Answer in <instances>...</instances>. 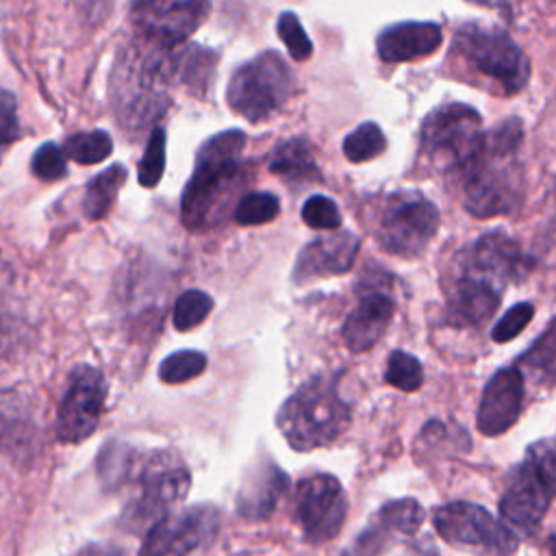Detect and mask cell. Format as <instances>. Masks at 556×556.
<instances>
[{
    "instance_id": "obj_1",
    "label": "cell",
    "mask_w": 556,
    "mask_h": 556,
    "mask_svg": "<svg viewBox=\"0 0 556 556\" xmlns=\"http://www.w3.org/2000/svg\"><path fill=\"white\" fill-rule=\"evenodd\" d=\"M176 80V48L135 37L111 72V109L126 132L139 135L167 113Z\"/></svg>"
},
{
    "instance_id": "obj_2",
    "label": "cell",
    "mask_w": 556,
    "mask_h": 556,
    "mask_svg": "<svg viewBox=\"0 0 556 556\" xmlns=\"http://www.w3.org/2000/svg\"><path fill=\"white\" fill-rule=\"evenodd\" d=\"M523 126L510 117L482 135L480 148L456 172L463 204L473 217H495L513 213L523 198V176L517 150Z\"/></svg>"
},
{
    "instance_id": "obj_3",
    "label": "cell",
    "mask_w": 556,
    "mask_h": 556,
    "mask_svg": "<svg viewBox=\"0 0 556 556\" xmlns=\"http://www.w3.org/2000/svg\"><path fill=\"white\" fill-rule=\"evenodd\" d=\"M245 132L224 130L204 141L180 198V217L189 230H206L224 222L243 185Z\"/></svg>"
},
{
    "instance_id": "obj_4",
    "label": "cell",
    "mask_w": 556,
    "mask_h": 556,
    "mask_svg": "<svg viewBox=\"0 0 556 556\" xmlns=\"http://www.w3.org/2000/svg\"><path fill=\"white\" fill-rule=\"evenodd\" d=\"M350 419V406L341 400L334 376L306 380L276 415L282 437L300 452L332 443L348 430Z\"/></svg>"
},
{
    "instance_id": "obj_5",
    "label": "cell",
    "mask_w": 556,
    "mask_h": 556,
    "mask_svg": "<svg viewBox=\"0 0 556 556\" xmlns=\"http://www.w3.org/2000/svg\"><path fill=\"white\" fill-rule=\"evenodd\" d=\"M135 476V493L126 504L124 519L132 530L152 528L159 519L180 504L191 486V476L178 458L167 452H154L146 458H132L126 482Z\"/></svg>"
},
{
    "instance_id": "obj_6",
    "label": "cell",
    "mask_w": 556,
    "mask_h": 556,
    "mask_svg": "<svg viewBox=\"0 0 556 556\" xmlns=\"http://www.w3.org/2000/svg\"><path fill=\"white\" fill-rule=\"evenodd\" d=\"M293 87L295 78L287 61L267 50L232 72L226 98L237 115L256 124L276 113L291 98Z\"/></svg>"
},
{
    "instance_id": "obj_7",
    "label": "cell",
    "mask_w": 556,
    "mask_h": 556,
    "mask_svg": "<svg viewBox=\"0 0 556 556\" xmlns=\"http://www.w3.org/2000/svg\"><path fill=\"white\" fill-rule=\"evenodd\" d=\"M482 119L467 104H441L426 115L419 130L421 156L441 172L456 174L482 143Z\"/></svg>"
},
{
    "instance_id": "obj_8",
    "label": "cell",
    "mask_w": 556,
    "mask_h": 556,
    "mask_svg": "<svg viewBox=\"0 0 556 556\" xmlns=\"http://www.w3.org/2000/svg\"><path fill=\"white\" fill-rule=\"evenodd\" d=\"M439 228V211L417 191H395L382 198L374 235L391 254L413 258L421 254Z\"/></svg>"
},
{
    "instance_id": "obj_9",
    "label": "cell",
    "mask_w": 556,
    "mask_h": 556,
    "mask_svg": "<svg viewBox=\"0 0 556 556\" xmlns=\"http://www.w3.org/2000/svg\"><path fill=\"white\" fill-rule=\"evenodd\" d=\"M458 56L502 93L521 91L530 76V63L523 50L502 30L463 26L456 35Z\"/></svg>"
},
{
    "instance_id": "obj_10",
    "label": "cell",
    "mask_w": 556,
    "mask_h": 556,
    "mask_svg": "<svg viewBox=\"0 0 556 556\" xmlns=\"http://www.w3.org/2000/svg\"><path fill=\"white\" fill-rule=\"evenodd\" d=\"M432 523L439 536L454 545L476 547L497 556H508L519 545V539L506 523L471 502H450L439 506L432 515Z\"/></svg>"
},
{
    "instance_id": "obj_11",
    "label": "cell",
    "mask_w": 556,
    "mask_h": 556,
    "mask_svg": "<svg viewBox=\"0 0 556 556\" xmlns=\"http://www.w3.org/2000/svg\"><path fill=\"white\" fill-rule=\"evenodd\" d=\"M211 11V0H132L135 37L163 48L182 46Z\"/></svg>"
},
{
    "instance_id": "obj_12",
    "label": "cell",
    "mask_w": 556,
    "mask_h": 556,
    "mask_svg": "<svg viewBox=\"0 0 556 556\" xmlns=\"http://www.w3.org/2000/svg\"><path fill=\"white\" fill-rule=\"evenodd\" d=\"M219 530V510L195 504L159 519L146 534L139 556H191L208 547Z\"/></svg>"
},
{
    "instance_id": "obj_13",
    "label": "cell",
    "mask_w": 556,
    "mask_h": 556,
    "mask_svg": "<svg viewBox=\"0 0 556 556\" xmlns=\"http://www.w3.org/2000/svg\"><path fill=\"white\" fill-rule=\"evenodd\" d=\"M106 400V380L91 365H76L65 382L56 413V437L63 443H80L93 434Z\"/></svg>"
},
{
    "instance_id": "obj_14",
    "label": "cell",
    "mask_w": 556,
    "mask_h": 556,
    "mask_svg": "<svg viewBox=\"0 0 556 556\" xmlns=\"http://www.w3.org/2000/svg\"><path fill=\"white\" fill-rule=\"evenodd\" d=\"M348 500L341 482L330 473L304 478L295 493V517L308 543L319 545L334 539L345 521Z\"/></svg>"
},
{
    "instance_id": "obj_15",
    "label": "cell",
    "mask_w": 556,
    "mask_h": 556,
    "mask_svg": "<svg viewBox=\"0 0 556 556\" xmlns=\"http://www.w3.org/2000/svg\"><path fill=\"white\" fill-rule=\"evenodd\" d=\"M554 493L556 486L539 471L532 460L526 458L515 469L504 489V495L500 500V513L515 528L532 532L547 513Z\"/></svg>"
},
{
    "instance_id": "obj_16",
    "label": "cell",
    "mask_w": 556,
    "mask_h": 556,
    "mask_svg": "<svg viewBox=\"0 0 556 556\" xmlns=\"http://www.w3.org/2000/svg\"><path fill=\"white\" fill-rule=\"evenodd\" d=\"M465 269L504 287L521 282L532 271V258L504 232H486L465 254Z\"/></svg>"
},
{
    "instance_id": "obj_17",
    "label": "cell",
    "mask_w": 556,
    "mask_h": 556,
    "mask_svg": "<svg viewBox=\"0 0 556 556\" xmlns=\"http://www.w3.org/2000/svg\"><path fill=\"white\" fill-rule=\"evenodd\" d=\"M424 521V508L413 497L387 502L354 539L343 556H380L400 536H410Z\"/></svg>"
},
{
    "instance_id": "obj_18",
    "label": "cell",
    "mask_w": 556,
    "mask_h": 556,
    "mask_svg": "<svg viewBox=\"0 0 556 556\" xmlns=\"http://www.w3.org/2000/svg\"><path fill=\"white\" fill-rule=\"evenodd\" d=\"M523 404V374L517 365L504 367L486 382L476 424L484 437H497L506 432L519 417Z\"/></svg>"
},
{
    "instance_id": "obj_19",
    "label": "cell",
    "mask_w": 556,
    "mask_h": 556,
    "mask_svg": "<svg viewBox=\"0 0 556 556\" xmlns=\"http://www.w3.org/2000/svg\"><path fill=\"white\" fill-rule=\"evenodd\" d=\"M502 287L489 278H482L469 269H460L452 287L447 289L445 319L452 326H478L486 321L500 306Z\"/></svg>"
},
{
    "instance_id": "obj_20",
    "label": "cell",
    "mask_w": 556,
    "mask_h": 556,
    "mask_svg": "<svg viewBox=\"0 0 556 556\" xmlns=\"http://www.w3.org/2000/svg\"><path fill=\"white\" fill-rule=\"evenodd\" d=\"M358 237L352 232L326 235L302 248L295 267L293 280L308 282L313 278L345 274L358 254Z\"/></svg>"
},
{
    "instance_id": "obj_21",
    "label": "cell",
    "mask_w": 556,
    "mask_h": 556,
    "mask_svg": "<svg viewBox=\"0 0 556 556\" xmlns=\"http://www.w3.org/2000/svg\"><path fill=\"white\" fill-rule=\"evenodd\" d=\"M395 313V302L380 289H369L361 295L358 304L348 313L341 334L352 352H365L378 343L387 332Z\"/></svg>"
},
{
    "instance_id": "obj_22",
    "label": "cell",
    "mask_w": 556,
    "mask_h": 556,
    "mask_svg": "<svg viewBox=\"0 0 556 556\" xmlns=\"http://www.w3.org/2000/svg\"><path fill=\"white\" fill-rule=\"evenodd\" d=\"M441 39V26L434 22H402L378 35L376 50L384 63H404L432 54Z\"/></svg>"
},
{
    "instance_id": "obj_23",
    "label": "cell",
    "mask_w": 556,
    "mask_h": 556,
    "mask_svg": "<svg viewBox=\"0 0 556 556\" xmlns=\"http://www.w3.org/2000/svg\"><path fill=\"white\" fill-rule=\"evenodd\" d=\"M289 480L285 471L269 458L250 469L237 495V510L243 519L261 521L271 515L278 500L285 495Z\"/></svg>"
},
{
    "instance_id": "obj_24",
    "label": "cell",
    "mask_w": 556,
    "mask_h": 556,
    "mask_svg": "<svg viewBox=\"0 0 556 556\" xmlns=\"http://www.w3.org/2000/svg\"><path fill=\"white\" fill-rule=\"evenodd\" d=\"M217 63V52L200 46H178L176 48V80L182 85L189 93L204 98L211 80H213V67Z\"/></svg>"
},
{
    "instance_id": "obj_25",
    "label": "cell",
    "mask_w": 556,
    "mask_h": 556,
    "mask_svg": "<svg viewBox=\"0 0 556 556\" xmlns=\"http://www.w3.org/2000/svg\"><path fill=\"white\" fill-rule=\"evenodd\" d=\"M269 169L287 180H317L319 178V169L315 165L311 146L302 137L280 141L269 156Z\"/></svg>"
},
{
    "instance_id": "obj_26",
    "label": "cell",
    "mask_w": 556,
    "mask_h": 556,
    "mask_svg": "<svg viewBox=\"0 0 556 556\" xmlns=\"http://www.w3.org/2000/svg\"><path fill=\"white\" fill-rule=\"evenodd\" d=\"M517 367L534 382H556V319H552L541 337L519 356Z\"/></svg>"
},
{
    "instance_id": "obj_27",
    "label": "cell",
    "mask_w": 556,
    "mask_h": 556,
    "mask_svg": "<svg viewBox=\"0 0 556 556\" xmlns=\"http://www.w3.org/2000/svg\"><path fill=\"white\" fill-rule=\"evenodd\" d=\"M124 182H126V167L119 163L106 167L96 178H91L85 189V198H83L85 217L102 219L111 211V206L117 198V191L122 189Z\"/></svg>"
},
{
    "instance_id": "obj_28",
    "label": "cell",
    "mask_w": 556,
    "mask_h": 556,
    "mask_svg": "<svg viewBox=\"0 0 556 556\" xmlns=\"http://www.w3.org/2000/svg\"><path fill=\"white\" fill-rule=\"evenodd\" d=\"M63 152L67 159L76 163L91 165V163L104 161L113 152V141L106 130H85V132L70 135Z\"/></svg>"
},
{
    "instance_id": "obj_29",
    "label": "cell",
    "mask_w": 556,
    "mask_h": 556,
    "mask_svg": "<svg viewBox=\"0 0 556 556\" xmlns=\"http://www.w3.org/2000/svg\"><path fill=\"white\" fill-rule=\"evenodd\" d=\"M28 413L20 400L0 391V445H24L28 441Z\"/></svg>"
},
{
    "instance_id": "obj_30",
    "label": "cell",
    "mask_w": 556,
    "mask_h": 556,
    "mask_svg": "<svg viewBox=\"0 0 556 556\" xmlns=\"http://www.w3.org/2000/svg\"><path fill=\"white\" fill-rule=\"evenodd\" d=\"M384 146L387 141L378 124L365 122L343 139V154L352 163H363L378 156L384 150Z\"/></svg>"
},
{
    "instance_id": "obj_31",
    "label": "cell",
    "mask_w": 556,
    "mask_h": 556,
    "mask_svg": "<svg viewBox=\"0 0 556 556\" xmlns=\"http://www.w3.org/2000/svg\"><path fill=\"white\" fill-rule=\"evenodd\" d=\"M280 211V202L269 191H250L235 206V222L241 226H258L271 222Z\"/></svg>"
},
{
    "instance_id": "obj_32",
    "label": "cell",
    "mask_w": 556,
    "mask_h": 556,
    "mask_svg": "<svg viewBox=\"0 0 556 556\" xmlns=\"http://www.w3.org/2000/svg\"><path fill=\"white\" fill-rule=\"evenodd\" d=\"M384 380L404 393H413L424 384V367L413 354L395 350L387 361Z\"/></svg>"
},
{
    "instance_id": "obj_33",
    "label": "cell",
    "mask_w": 556,
    "mask_h": 556,
    "mask_svg": "<svg viewBox=\"0 0 556 556\" xmlns=\"http://www.w3.org/2000/svg\"><path fill=\"white\" fill-rule=\"evenodd\" d=\"M206 369V356L198 350H178L159 365V376L167 384H180L198 378Z\"/></svg>"
},
{
    "instance_id": "obj_34",
    "label": "cell",
    "mask_w": 556,
    "mask_h": 556,
    "mask_svg": "<svg viewBox=\"0 0 556 556\" xmlns=\"http://www.w3.org/2000/svg\"><path fill=\"white\" fill-rule=\"evenodd\" d=\"M211 311L213 298L200 289H189L174 304V326L176 330H191L200 326Z\"/></svg>"
},
{
    "instance_id": "obj_35",
    "label": "cell",
    "mask_w": 556,
    "mask_h": 556,
    "mask_svg": "<svg viewBox=\"0 0 556 556\" xmlns=\"http://www.w3.org/2000/svg\"><path fill=\"white\" fill-rule=\"evenodd\" d=\"M163 169H165V130L156 126L150 130L146 152L139 161V169H137L139 185L148 189L156 187L163 176Z\"/></svg>"
},
{
    "instance_id": "obj_36",
    "label": "cell",
    "mask_w": 556,
    "mask_h": 556,
    "mask_svg": "<svg viewBox=\"0 0 556 556\" xmlns=\"http://www.w3.org/2000/svg\"><path fill=\"white\" fill-rule=\"evenodd\" d=\"M276 28H278V35H280L282 43L287 46L289 54H291L295 61H306V59L311 56L313 43H311L306 30L302 28V24H300V20H298L295 13H291V11L280 13Z\"/></svg>"
},
{
    "instance_id": "obj_37",
    "label": "cell",
    "mask_w": 556,
    "mask_h": 556,
    "mask_svg": "<svg viewBox=\"0 0 556 556\" xmlns=\"http://www.w3.org/2000/svg\"><path fill=\"white\" fill-rule=\"evenodd\" d=\"M302 219L315 230H337L341 226V213L326 195H311L302 206Z\"/></svg>"
},
{
    "instance_id": "obj_38",
    "label": "cell",
    "mask_w": 556,
    "mask_h": 556,
    "mask_svg": "<svg viewBox=\"0 0 556 556\" xmlns=\"http://www.w3.org/2000/svg\"><path fill=\"white\" fill-rule=\"evenodd\" d=\"M65 152L56 146V143H52V141H48V143H43V146H39L37 150H35V154H33V161H30V169H33V174L37 176V178H41V180H59V178H63L65 176V172H67V165H65Z\"/></svg>"
},
{
    "instance_id": "obj_39",
    "label": "cell",
    "mask_w": 556,
    "mask_h": 556,
    "mask_svg": "<svg viewBox=\"0 0 556 556\" xmlns=\"http://www.w3.org/2000/svg\"><path fill=\"white\" fill-rule=\"evenodd\" d=\"M534 315V306L530 302H519L515 306H510L502 317L500 321L493 326L491 330V339L495 343H508L513 341L532 319Z\"/></svg>"
},
{
    "instance_id": "obj_40",
    "label": "cell",
    "mask_w": 556,
    "mask_h": 556,
    "mask_svg": "<svg viewBox=\"0 0 556 556\" xmlns=\"http://www.w3.org/2000/svg\"><path fill=\"white\" fill-rule=\"evenodd\" d=\"M20 122H17V102L15 96L7 89H0V161L9 146L20 139Z\"/></svg>"
},
{
    "instance_id": "obj_41",
    "label": "cell",
    "mask_w": 556,
    "mask_h": 556,
    "mask_svg": "<svg viewBox=\"0 0 556 556\" xmlns=\"http://www.w3.org/2000/svg\"><path fill=\"white\" fill-rule=\"evenodd\" d=\"M76 4H78V11L83 13V17L89 20L91 24L102 22L111 9V0H76Z\"/></svg>"
},
{
    "instance_id": "obj_42",
    "label": "cell",
    "mask_w": 556,
    "mask_h": 556,
    "mask_svg": "<svg viewBox=\"0 0 556 556\" xmlns=\"http://www.w3.org/2000/svg\"><path fill=\"white\" fill-rule=\"evenodd\" d=\"M408 556H439V552L434 547H419V549L410 552Z\"/></svg>"
},
{
    "instance_id": "obj_43",
    "label": "cell",
    "mask_w": 556,
    "mask_h": 556,
    "mask_svg": "<svg viewBox=\"0 0 556 556\" xmlns=\"http://www.w3.org/2000/svg\"><path fill=\"white\" fill-rule=\"evenodd\" d=\"M547 547H549V556H556V534L547 539Z\"/></svg>"
},
{
    "instance_id": "obj_44",
    "label": "cell",
    "mask_w": 556,
    "mask_h": 556,
    "mask_svg": "<svg viewBox=\"0 0 556 556\" xmlns=\"http://www.w3.org/2000/svg\"><path fill=\"white\" fill-rule=\"evenodd\" d=\"M473 2H482V4H491V7H495V4H502L504 0H473Z\"/></svg>"
}]
</instances>
